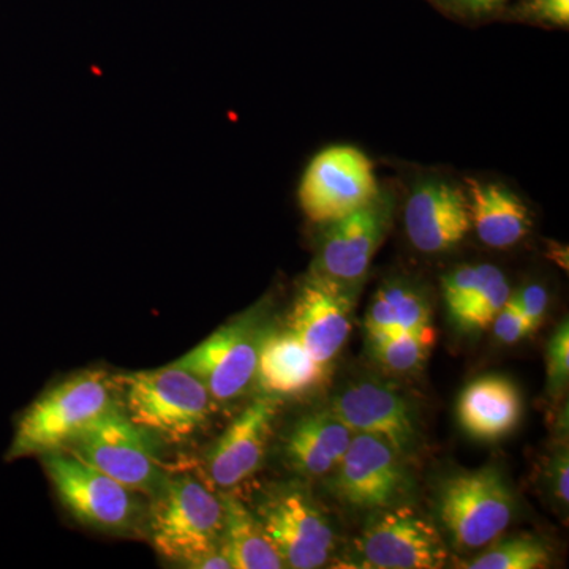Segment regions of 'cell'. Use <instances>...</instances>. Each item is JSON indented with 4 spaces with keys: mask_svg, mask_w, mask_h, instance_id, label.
Returning a JSON list of instances; mask_svg holds the SVG:
<instances>
[{
    "mask_svg": "<svg viewBox=\"0 0 569 569\" xmlns=\"http://www.w3.org/2000/svg\"><path fill=\"white\" fill-rule=\"evenodd\" d=\"M156 500L149 530L157 552L183 567H222V498L198 479L179 477L168 478Z\"/></svg>",
    "mask_w": 569,
    "mask_h": 569,
    "instance_id": "cell-1",
    "label": "cell"
},
{
    "mask_svg": "<svg viewBox=\"0 0 569 569\" xmlns=\"http://www.w3.org/2000/svg\"><path fill=\"white\" fill-rule=\"evenodd\" d=\"M112 388L114 383L103 372H84L44 392L18 418L7 462L66 451L116 406Z\"/></svg>",
    "mask_w": 569,
    "mask_h": 569,
    "instance_id": "cell-2",
    "label": "cell"
},
{
    "mask_svg": "<svg viewBox=\"0 0 569 569\" xmlns=\"http://www.w3.org/2000/svg\"><path fill=\"white\" fill-rule=\"evenodd\" d=\"M127 417L151 436L181 443L203 429L213 410L200 378L173 365L116 377Z\"/></svg>",
    "mask_w": 569,
    "mask_h": 569,
    "instance_id": "cell-3",
    "label": "cell"
},
{
    "mask_svg": "<svg viewBox=\"0 0 569 569\" xmlns=\"http://www.w3.org/2000/svg\"><path fill=\"white\" fill-rule=\"evenodd\" d=\"M440 522L458 549L486 548L497 541L515 516V496L496 467L449 477L437 496Z\"/></svg>",
    "mask_w": 569,
    "mask_h": 569,
    "instance_id": "cell-4",
    "label": "cell"
},
{
    "mask_svg": "<svg viewBox=\"0 0 569 569\" xmlns=\"http://www.w3.org/2000/svg\"><path fill=\"white\" fill-rule=\"evenodd\" d=\"M66 451L142 496H159L168 481L151 433L118 406L104 411Z\"/></svg>",
    "mask_w": 569,
    "mask_h": 569,
    "instance_id": "cell-5",
    "label": "cell"
},
{
    "mask_svg": "<svg viewBox=\"0 0 569 569\" xmlns=\"http://www.w3.org/2000/svg\"><path fill=\"white\" fill-rule=\"evenodd\" d=\"M41 460L59 500L82 526L111 535L137 529L142 516L137 492L69 451L50 452Z\"/></svg>",
    "mask_w": 569,
    "mask_h": 569,
    "instance_id": "cell-6",
    "label": "cell"
},
{
    "mask_svg": "<svg viewBox=\"0 0 569 569\" xmlns=\"http://www.w3.org/2000/svg\"><path fill=\"white\" fill-rule=\"evenodd\" d=\"M380 193L373 163L353 146H331L313 157L298 189L307 219L328 224L370 203Z\"/></svg>",
    "mask_w": 569,
    "mask_h": 569,
    "instance_id": "cell-7",
    "label": "cell"
},
{
    "mask_svg": "<svg viewBox=\"0 0 569 569\" xmlns=\"http://www.w3.org/2000/svg\"><path fill=\"white\" fill-rule=\"evenodd\" d=\"M260 318L244 317L217 329L173 366L203 381L216 402H231L257 378L258 355L266 329Z\"/></svg>",
    "mask_w": 569,
    "mask_h": 569,
    "instance_id": "cell-8",
    "label": "cell"
},
{
    "mask_svg": "<svg viewBox=\"0 0 569 569\" xmlns=\"http://www.w3.org/2000/svg\"><path fill=\"white\" fill-rule=\"evenodd\" d=\"M395 448L367 433H355L337 466L331 489L348 507L387 509L399 507L411 489V478Z\"/></svg>",
    "mask_w": 569,
    "mask_h": 569,
    "instance_id": "cell-9",
    "label": "cell"
},
{
    "mask_svg": "<svg viewBox=\"0 0 569 569\" xmlns=\"http://www.w3.org/2000/svg\"><path fill=\"white\" fill-rule=\"evenodd\" d=\"M367 522L358 542L362 567L437 569L448 561L443 538L429 520L410 507L380 509Z\"/></svg>",
    "mask_w": 569,
    "mask_h": 569,
    "instance_id": "cell-10",
    "label": "cell"
},
{
    "mask_svg": "<svg viewBox=\"0 0 569 569\" xmlns=\"http://www.w3.org/2000/svg\"><path fill=\"white\" fill-rule=\"evenodd\" d=\"M284 568L325 567L335 550L331 522L301 490H283L269 497L257 515Z\"/></svg>",
    "mask_w": 569,
    "mask_h": 569,
    "instance_id": "cell-11",
    "label": "cell"
},
{
    "mask_svg": "<svg viewBox=\"0 0 569 569\" xmlns=\"http://www.w3.org/2000/svg\"><path fill=\"white\" fill-rule=\"evenodd\" d=\"M391 217V198L380 192L358 211L328 223L312 272L343 287H356L369 271Z\"/></svg>",
    "mask_w": 569,
    "mask_h": 569,
    "instance_id": "cell-12",
    "label": "cell"
},
{
    "mask_svg": "<svg viewBox=\"0 0 569 569\" xmlns=\"http://www.w3.org/2000/svg\"><path fill=\"white\" fill-rule=\"evenodd\" d=\"M353 309V288L310 272L296 295L288 329L317 361L329 366L351 335Z\"/></svg>",
    "mask_w": 569,
    "mask_h": 569,
    "instance_id": "cell-13",
    "label": "cell"
},
{
    "mask_svg": "<svg viewBox=\"0 0 569 569\" xmlns=\"http://www.w3.org/2000/svg\"><path fill=\"white\" fill-rule=\"evenodd\" d=\"M329 410L355 433L380 438L403 458L417 448V415L406 397L387 383L361 380L348 385L331 400Z\"/></svg>",
    "mask_w": 569,
    "mask_h": 569,
    "instance_id": "cell-14",
    "label": "cell"
},
{
    "mask_svg": "<svg viewBox=\"0 0 569 569\" xmlns=\"http://www.w3.org/2000/svg\"><path fill=\"white\" fill-rule=\"evenodd\" d=\"M279 410L277 397H258L228 426L206 459L213 486L234 489L260 468Z\"/></svg>",
    "mask_w": 569,
    "mask_h": 569,
    "instance_id": "cell-15",
    "label": "cell"
},
{
    "mask_svg": "<svg viewBox=\"0 0 569 569\" xmlns=\"http://www.w3.org/2000/svg\"><path fill=\"white\" fill-rule=\"evenodd\" d=\"M406 230L419 252L451 250L471 230L467 193L438 179L419 182L407 200Z\"/></svg>",
    "mask_w": 569,
    "mask_h": 569,
    "instance_id": "cell-16",
    "label": "cell"
},
{
    "mask_svg": "<svg viewBox=\"0 0 569 569\" xmlns=\"http://www.w3.org/2000/svg\"><path fill=\"white\" fill-rule=\"evenodd\" d=\"M328 365L317 361L291 329L266 331L258 355L257 378L272 395L299 396L323 385Z\"/></svg>",
    "mask_w": 569,
    "mask_h": 569,
    "instance_id": "cell-17",
    "label": "cell"
},
{
    "mask_svg": "<svg viewBox=\"0 0 569 569\" xmlns=\"http://www.w3.org/2000/svg\"><path fill=\"white\" fill-rule=\"evenodd\" d=\"M523 403L518 387L507 377L486 376L471 381L458 402L460 426L477 440L507 437L518 427Z\"/></svg>",
    "mask_w": 569,
    "mask_h": 569,
    "instance_id": "cell-18",
    "label": "cell"
},
{
    "mask_svg": "<svg viewBox=\"0 0 569 569\" xmlns=\"http://www.w3.org/2000/svg\"><path fill=\"white\" fill-rule=\"evenodd\" d=\"M353 437V430L331 410L307 415L284 441L288 466L302 477H325L339 466Z\"/></svg>",
    "mask_w": 569,
    "mask_h": 569,
    "instance_id": "cell-19",
    "label": "cell"
},
{
    "mask_svg": "<svg viewBox=\"0 0 569 569\" xmlns=\"http://www.w3.org/2000/svg\"><path fill=\"white\" fill-rule=\"evenodd\" d=\"M471 228L482 244L492 249H509L530 233L531 219L526 203L497 182L467 181Z\"/></svg>",
    "mask_w": 569,
    "mask_h": 569,
    "instance_id": "cell-20",
    "label": "cell"
},
{
    "mask_svg": "<svg viewBox=\"0 0 569 569\" xmlns=\"http://www.w3.org/2000/svg\"><path fill=\"white\" fill-rule=\"evenodd\" d=\"M222 549L231 568L234 569H280L283 560L266 537L257 516L234 493L224 492Z\"/></svg>",
    "mask_w": 569,
    "mask_h": 569,
    "instance_id": "cell-21",
    "label": "cell"
},
{
    "mask_svg": "<svg viewBox=\"0 0 569 569\" xmlns=\"http://www.w3.org/2000/svg\"><path fill=\"white\" fill-rule=\"evenodd\" d=\"M367 331H403L436 335L426 296L411 284L385 283L366 313Z\"/></svg>",
    "mask_w": 569,
    "mask_h": 569,
    "instance_id": "cell-22",
    "label": "cell"
},
{
    "mask_svg": "<svg viewBox=\"0 0 569 569\" xmlns=\"http://www.w3.org/2000/svg\"><path fill=\"white\" fill-rule=\"evenodd\" d=\"M369 347L378 365L396 373H408L425 366L436 346V335L403 331H367Z\"/></svg>",
    "mask_w": 569,
    "mask_h": 569,
    "instance_id": "cell-23",
    "label": "cell"
},
{
    "mask_svg": "<svg viewBox=\"0 0 569 569\" xmlns=\"http://www.w3.org/2000/svg\"><path fill=\"white\" fill-rule=\"evenodd\" d=\"M550 565V549L541 539L516 537L497 542L463 568L468 569H541Z\"/></svg>",
    "mask_w": 569,
    "mask_h": 569,
    "instance_id": "cell-24",
    "label": "cell"
},
{
    "mask_svg": "<svg viewBox=\"0 0 569 569\" xmlns=\"http://www.w3.org/2000/svg\"><path fill=\"white\" fill-rule=\"evenodd\" d=\"M511 298V288L503 272L498 271L490 282L463 309L452 318L455 325L462 331H481L492 325L508 299Z\"/></svg>",
    "mask_w": 569,
    "mask_h": 569,
    "instance_id": "cell-25",
    "label": "cell"
},
{
    "mask_svg": "<svg viewBox=\"0 0 569 569\" xmlns=\"http://www.w3.org/2000/svg\"><path fill=\"white\" fill-rule=\"evenodd\" d=\"M498 271L492 264H467L445 276L441 288L449 316L455 317L463 309Z\"/></svg>",
    "mask_w": 569,
    "mask_h": 569,
    "instance_id": "cell-26",
    "label": "cell"
},
{
    "mask_svg": "<svg viewBox=\"0 0 569 569\" xmlns=\"http://www.w3.org/2000/svg\"><path fill=\"white\" fill-rule=\"evenodd\" d=\"M548 366V387L552 395H560L568 385L569 378V325L561 321L548 343L546 353Z\"/></svg>",
    "mask_w": 569,
    "mask_h": 569,
    "instance_id": "cell-27",
    "label": "cell"
},
{
    "mask_svg": "<svg viewBox=\"0 0 569 569\" xmlns=\"http://www.w3.org/2000/svg\"><path fill=\"white\" fill-rule=\"evenodd\" d=\"M490 326H492L493 335H496L497 339L500 342L507 343V346L518 343L535 332L533 326L522 316L518 305L512 299V295L508 299L507 305L503 306V309L493 318Z\"/></svg>",
    "mask_w": 569,
    "mask_h": 569,
    "instance_id": "cell-28",
    "label": "cell"
},
{
    "mask_svg": "<svg viewBox=\"0 0 569 569\" xmlns=\"http://www.w3.org/2000/svg\"><path fill=\"white\" fill-rule=\"evenodd\" d=\"M512 299L522 316L533 326L535 331H538L539 326L545 323L546 313H548L549 295L546 288L538 283L527 284V287L520 288Z\"/></svg>",
    "mask_w": 569,
    "mask_h": 569,
    "instance_id": "cell-29",
    "label": "cell"
},
{
    "mask_svg": "<svg viewBox=\"0 0 569 569\" xmlns=\"http://www.w3.org/2000/svg\"><path fill=\"white\" fill-rule=\"evenodd\" d=\"M531 13L550 24L565 26L569 22V0H533Z\"/></svg>",
    "mask_w": 569,
    "mask_h": 569,
    "instance_id": "cell-30",
    "label": "cell"
},
{
    "mask_svg": "<svg viewBox=\"0 0 569 569\" xmlns=\"http://www.w3.org/2000/svg\"><path fill=\"white\" fill-rule=\"evenodd\" d=\"M569 470H568V451L567 448L557 452L556 458L550 462V488H552L556 497L561 503L568 505L569 500Z\"/></svg>",
    "mask_w": 569,
    "mask_h": 569,
    "instance_id": "cell-31",
    "label": "cell"
},
{
    "mask_svg": "<svg viewBox=\"0 0 569 569\" xmlns=\"http://www.w3.org/2000/svg\"><path fill=\"white\" fill-rule=\"evenodd\" d=\"M452 2L458 3V6L462 7V9L482 11L492 9V7L505 2V0H452Z\"/></svg>",
    "mask_w": 569,
    "mask_h": 569,
    "instance_id": "cell-32",
    "label": "cell"
},
{
    "mask_svg": "<svg viewBox=\"0 0 569 569\" xmlns=\"http://www.w3.org/2000/svg\"><path fill=\"white\" fill-rule=\"evenodd\" d=\"M550 260L557 261L561 266V268L568 269V264L563 263L565 260H568V249L563 246H553L550 247V253H549Z\"/></svg>",
    "mask_w": 569,
    "mask_h": 569,
    "instance_id": "cell-33",
    "label": "cell"
}]
</instances>
